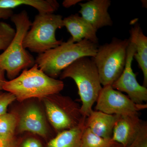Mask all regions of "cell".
<instances>
[{
	"label": "cell",
	"instance_id": "6da1fadb",
	"mask_svg": "<svg viewBox=\"0 0 147 147\" xmlns=\"http://www.w3.org/2000/svg\"><path fill=\"white\" fill-rule=\"evenodd\" d=\"M63 82L45 74L35 64L30 69L10 81H6L3 89L13 94L21 101L32 98H42L57 94L62 90Z\"/></svg>",
	"mask_w": 147,
	"mask_h": 147
},
{
	"label": "cell",
	"instance_id": "4fadbf2b",
	"mask_svg": "<svg viewBox=\"0 0 147 147\" xmlns=\"http://www.w3.org/2000/svg\"><path fill=\"white\" fill-rule=\"evenodd\" d=\"M120 115H108L99 111H92L86 119V127L97 136L112 139L114 126Z\"/></svg>",
	"mask_w": 147,
	"mask_h": 147
},
{
	"label": "cell",
	"instance_id": "d4e9b609",
	"mask_svg": "<svg viewBox=\"0 0 147 147\" xmlns=\"http://www.w3.org/2000/svg\"><path fill=\"white\" fill-rule=\"evenodd\" d=\"M13 14L12 9L0 8V19H6L11 18Z\"/></svg>",
	"mask_w": 147,
	"mask_h": 147
},
{
	"label": "cell",
	"instance_id": "603a6c76",
	"mask_svg": "<svg viewBox=\"0 0 147 147\" xmlns=\"http://www.w3.org/2000/svg\"><path fill=\"white\" fill-rule=\"evenodd\" d=\"M21 147H42V145L36 139L30 138L24 142Z\"/></svg>",
	"mask_w": 147,
	"mask_h": 147
},
{
	"label": "cell",
	"instance_id": "2e32d148",
	"mask_svg": "<svg viewBox=\"0 0 147 147\" xmlns=\"http://www.w3.org/2000/svg\"><path fill=\"white\" fill-rule=\"evenodd\" d=\"M86 118L76 127L59 132L48 143L47 147H81V137L86 127Z\"/></svg>",
	"mask_w": 147,
	"mask_h": 147
},
{
	"label": "cell",
	"instance_id": "ac0fdd59",
	"mask_svg": "<svg viewBox=\"0 0 147 147\" xmlns=\"http://www.w3.org/2000/svg\"><path fill=\"white\" fill-rule=\"evenodd\" d=\"M117 142L113 139L102 138L85 127L81 137V147H111Z\"/></svg>",
	"mask_w": 147,
	"mask_h": 147
},
{
	"label": "cell",
	"instance_id": "8992f818",
	"mask_svg": "<svg viewBox=\"0 0 147 147\" xmlns=\"http://www.w3.org/2000/svg\"><path fill=\"white\" fill-rule=\"evenodd\" d=\"M63 27V19L61 15L38 13L24 38V47L39 55L58 47L63 42L57 39L55 33Z\"/></svg>",
	"mask_w": 147,
	"mask_h": 147
},
{
	"label": "cell",
	"instance_id": "7402d4cb",
	"mask_svg": "<svg viewBox=\"0 0 147 147\" xmlns=\"http://www.w3.org/2000/svg\"><path fill=\"white\" fill-rule=\"evenodd\" d=\"M16 99L15 96L10 93H0V116L7 113L9 105Z\"/></svg>",
	"mask_w": 147,
	"mask_h": 147
},
{
	"label": "cell",
	"instance_id": "3957f363",
	"mask_svg": "<svg viewBox=\"0 0 147 147\" xmlns=\"http://www.w3.org/2000/svg\"><path fill=\"white\" fill-rule=\"evenodd\" d=\"M98 47L97 44L86 39L76 43L67 40L39 54L36 59L35 63L45 74L55 79L78 59L86 57H94Z\"/></svg>",
	"mask_w": 147,
	"mask_h": 147
},
{
	"label": "cell",
	"instance_id": "8fae6325",
	"mask_svg": "<svg viewBox=\"0 0 147 147\" xmlns=\"http://www.w3.org/2000/svg\"><path fill=\"white\" fill-rule=\"evenodd\" d=\"M142 123L138 115H120L113 128L112 139L127 147L137 136Z\"/></svg>",
	"mask_w": 147,
	"mask_h": 147
},
{
	"label": "cell",
	"instance_id": "52a82bcc",
	"mask_svg": "<svg viewBox=\"0 0 147 147\" xmlns=\"http://www.w3.org/2000/svg\"><path fill=\"white\" fill-rule=\"evenodd\" d=\"M45 100L49 120L59 132L78 126L85 118L81 113V107L66 98L57 96L56 101Z\"/></svg>",
	"mask_w": 147,
	"mask_h": 147
},
{
	"label": "cell",
	"instance_id": "277c9868",
	"mask_svg": "<svg viewBox=\"0 0 147 147\" xmlns=\"http://www.w3.org/2000/svg\"><path fill=\"white\" fill-rule=\"evenodd\" d=\"M11 18L16 27V33L8 47L0 55V67L6 72L10 80L21 70L35 64V60L24 45V38L32 25L28 13L24 10L13 14Z\"/></svg>",
	"mask_w": 147,
	"mask_h": 147
},
{
	"label": "cell",
	"instance_id": "83f0119b",
	"mask_svg": "<svg viewBox=\"0 0 147 147\" xmlns=\"http://www.w3.org/2000/svg\"><path fill=\"white\" fill-rule=\"evenodd\" d=\"M111 147H123L122 145H121V144H119V143H117L115 144L113 146Z\"/></svg>",
	"mask_w": 147,
	"mask_h": 147
},
{
	"label": "cell",
	"instance_id": "484cf974",
	"mask_svg": "<svg viewBox=\"0 0 147 147\" xmlns=\"http://www.w3.org/2000/svg\"><path fill=\"white\" fill-rule=\"evenodd\" d=\"M81 0H65L63 2V5L66 8H69L72 6L75 5L77 3H80Z\"/></svg>",
	"mask_w": 147,
	"mask_h": 147
},
{
	"label": "cell",
	"instance_id": "4316f807",
	"mask_svg": "<svg viewBox=\"0 0 147 147\" xmlns=\"http://www.w3.org/2000/svg\"><path fill=\"white\" fill-rule=\"evenodd\" d=\"M5 71L0 67V91L3 90L4 84L6 81L5 77Z\"/></svg>",
	"mask_w": 147,
	"mask_h": 147
},
{
	"label": "cell",
	"instance_id": "ffe728a7",
	"mask_svg": "<svg viewBox=\"0 0 147 147\" xmlns=\"http://www.w3.org/2000/svg\"><path fill=\"white\" fill-rule=\"evenodd\" d=\"M16 30L4 22H0V51L5 50L14 37Z\"/></svg>",
	"mask_w": 147,
	"mask_h": 147
},
{
	"label": "cell",
	"instance_id": "9a60e30c",
	"mask_svg": "<svg viewBox=\"0 0 147 147\" xmlns=\"http://www.w3.org/2000/svg\"><path fill=\"white\" fill-rule=\"evenodd\" d=\"M20 131H28L44 137L47 129L43 116L39 109L34 105L28 108L22 115L19 123Z\"/></svg>",
	"mask_w": 147,
	"mask_h": 147
},
{
	"label": "cell",
	"instance_id": "ba28073f",
	"mask_svg": "<svg viewBox=\"0 0 147 147\" xmlns=\"http://www.w3.org/2000/svg\"><path fill=\"white\" fill-rule=\"evenodd\" d=\"M95 109L108 115H132L147 108V104H136L112 86L102 87L96 101Z\"/></svg>",
	"mask_w": 147,
	"mask_h": 147
},
{
	"label": "cell",
	"instance_id": "44dd1931",
	"mask_svg": "<svg viewBox=\"0 0 147 147\" xmlns=\"http://www.w3.org/2000/svg\"><path fill=\"white\" fill-rule=\"evenodd\" d=\"M127 147H147V123L143 122L139 133Z\"/></svg>",
	"mask_w": 147,
	"mask_h": 147
},
{
	"label": "cell",
	"instance_id": "5b68a950",
	"mask_svg": "<svg viewBox=\"0 0 147 147\" xmlns=\"http://www.w3.org/2000/svg\"><path fill=\"white\" fill-rule=\"evenodd\" d=\"M129 39L114 38L110 43L98 46L94 58L103 87L112 86L122 73L126 63Z\"/></svg>",
	"mask_w": 147,
	"mask_h": 147
},
{
	"label": "cell",
	"instance_id": "7c38bea8",
	"mask_svg": "<svg viewBox=\"0 0 147 147\" xmlns=\"http://www.w3.org/2000/svg\"><path fill=\"white\" fill-rule=\"evenodd\" d=\"M63 25L71 35L68 40L71 43L86 39L96 44L98 43L97 30L79 14H71L64 18Z\"/></svg>",
	"mask_w": 147,
	"mask_h": 147
},
{
	"label": "cell",
	"instance_id": "9c48e42d",
	"mask_svg": "<svg viewBox=\"0 0 147 147\" xmlns=\"http://www.w3.org/2000/svg\"><path fill=\"white\" fill-rule=\"evenodd\" d=\"M135 53V45L129 41L124 69L118 79L111 86L114 89L126 93L127 96L134 103L143 104L147 101V89L137 82L136 74L131 67Z\"/></svg>",
	"mask_w": 147,
	"mask_h": 147
},
{
	"label": "cell",
	"instance_id": "d6986e66",
	"mask_svg": "<svg viewBox=\"0 0 147 147\" xmlns=\"http://www.w3.org/2000/svg\"><path fill=\"white\" fill-rule=\"evenodd\" d=\"M16 123L17 118L14 114L6 113L0 116V136L8 140H13Z\"/></svg>",
	"mask_w": 147,
	"mask_h": 147
},
{
	"label": "cell",
	"instance_id": "cb8c5ba5",
	"mask_svg": "<svg viewBox=\"0 0 147 147\" xmlns=\"http://www.w3.org/2000/svg\"><path fill=\"white\" fill-rule=\"evenodd\" d=\"M0 147H16L14 140H8L0 136Z\"/></svg>",
	"mask_w": 147,
	"mask_h": 147
},
{
	"label": "cell",
	"instance_id": "5bb4252c",
	"mask_svg": "<svg viewBox=\"0 0 147 147\" xmlns=\"http://www.w3.org/2000/svg\"><path fill=\"white\" fill-rule=\"evenodd\" d=\"M134 21L129 30V41L133 43L136 48L134 58L136 60L144 74L143 86L147 87V37L144 34L140 24Z\"/></svg>",
	"mask_w": 147,
	"mask_h": 147
},
{
	"label": "cell",
	"instance_id": "e0dca14e",
	"mask_svg": "<svg viewBox=\"0 0 147 147\" xmlns=\"http://www.w3.org/2000/svg\"><path fill=\"white\" fill-rule=\"evenodd\" d=\"M22 5L32 7L39 13H53L59 7L55 0H0V8L5 9H12Z\"/></svg>",
	"mask_w": 147,
	"mask_h": 147
},
{
	"label": "cell",
	"instance_id": "7a4b0ae2",
	"mask_svg": "<svg viewBox=\"0 0 147 147\" xmlns=\"http://www.w3.org/2000/svg\"><path fill=\"white\" fill-rule=\"evenodd\" d=\"M66 78H71L76 83L82 102L81 112L87 117L93 111V105L102 88L92 58L83 57L69 66L61 73V79Z\"/></svg>",
	"mask_w": 147,
	"mask_h": 147
},
{
	"label": "cell",
	"instance_id": "30bf717a",
	"mask_svg": "<svg viewBox=\"0 0 147 147\" xmlns=\"http://www.w3.org/2000/svg\"><path fill=\"white\" fill-rule=\"evenodd\" d=\"M110 0H91L80 3L81 16L96 30L104 27L111 26L113 21L108 10L111 5Z\"/></svg>",
	"mask_w": 147,
	"mask_h": 147
}]
</instances>
